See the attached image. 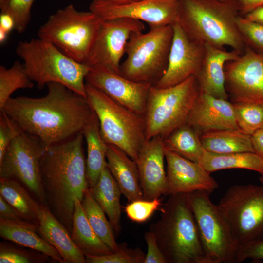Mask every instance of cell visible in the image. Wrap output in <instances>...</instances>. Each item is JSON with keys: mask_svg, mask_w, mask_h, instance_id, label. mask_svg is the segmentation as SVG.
<instances>
[{"mask_svg": "<svg viewBox=\"0 0 263 263\" xmlns=\"http://www.w3.org/2000/svg\"><path fill=\"white\" fill-rule=\"evenodd\" d=\"M46 86L45 96L10 97L0 112L49 146L81 132L94 111L86 97L64 85L50 82Z\"/></svg>", "mask_w": 263, "mask_h": 263, "instance_id": "obj_1", "label": "cell"}, {"mask_svg": "<svg viewBox=\"0 0 263 263\" xmlns=\"http://www.w3.org/2000/svg\"><path fill=\"white\" fill-rule=\"evenodd\" d=\"M82 131L64 142L47 146L40 162L47 206L71 234L75 201L88 188Z\"/></svg>", "mask_w": 263, "mask_h": 263, "instance_id": "obj_2", "label": "cell"}, {"mask_svg": "<svg viewBox=\"0 0 263 263\" xmlns=\"http://www.w3.org/2000/svg\"><path fill=\"white\" fill-rule=\"evenodd\" d=\"M178 1L177 22L189 37L203 44L244 53L247 45L237 25L241 14L236 0Z\"/></svg>", "mask_w": 263, "mask_h": 263, "instance_id": "obj_3", "label": "cell"}, {"mask_svg": "<svg viewBox=\"0 0 263 263\" xmlns=\"http://www.w3.org/2000/svg\"><path fill=\"white\" fill-rule=\"evenodd\" d=\"M169 196L149 229L167 263H208L187 194Z\"/></svg>", "mask_w": 263, "mask_h": 263, "instance_id": "obj_4", "label": "cell"}, {"mask_svg": "<svg viewBox=\"0 0 263 263\" xmlns=\"http://www.w3.org/2000/svg\"><path fill=\"white\" fill-rule=\"evenodd\" d=\"M16 53L38 88L50 82L58 83L86 98L84 81L91 69L86 64L74 60L39 38L19 42Z\"/></svg>", "mask_w": 263, "mask_h": 263, "instance_id": "obj_5", "label": "cell"}, {"mask_svg": "<svg viewBox=\"0 0 263 263\" xmlns=\"http://www.w3.org/2000/svg\"><path fill=\"white\" fill-rule=\"evenodd\" d=\"M85 82L86 98L99 120L103 139L107 144L122 150L136 161L147 141L144 117Z\"/></svg>", "mask_w": 263, "mask_h": 263, "instance_id": "obj_6", "label": "cell"}, {"mask_svg": "<svg viewBox=\"0 0 263 263\" xmlns=\"http://www.w3.org/2000/svg\"><path fill=\"white\" fill-rule=\"evenodd\" d=\"M173 37L172 25L134 33L126 46V58L119 74L137 82L155 85L165 74Z\"/></svg>", "mask_w": 263, "mask_h": 263, "instance_id": "obj_7", "label": "cell"}, {"mask_svg": "<svg viewBox=\"0 0 263 263\" xmlns=\"http://www.w3.org/2000/svg\"><path fill=\"white\" fill-rule=\"evenodd\" d=\"M101 20L92 11H79L70 4L50 15L38 35L69 57L85 64Z\"/></svg>", "mask_w": 263, "mask_h": 263, "instance_id": "obj_8", "label": "cell"}, {"mask_svg": "<svg viewBox=\"0 0 263 263\" xmlns=\"http://www.w3.org/2000/svg\"><path fill=\"white\" fill-rule=\"evenodd\" d=\"M200 90L195 75L175 86L150 90L144 115L146 138L160 136L165 138L187 122Z\"/></svg>", "mask_w": 263, "mask_h": 263, "instance_id": "obj_9", "label": "cell"}, {"mask_svg": "<svg viewBox=\"0 0 263 263\" xmlns=\"http://www.w3.org/2000/svg\"><path fill=\"white\" fill-rule=\"evenodd\" d=\"M217 206L238 250L263 238V185L231 186Z\"/></svg>", "mask_w": 263, "mask_h": 263, "instance_id": "obj_10", "label": "cell"}, {"mask_svg": "<svg viewBox=\"0 0 263 263\" xmlns=\"http://www.w3.org/2000/svg\"><path fill=\"white\" fill-rule=\"evenodd\" d=\"M194 214L208 263H234L238 248L217 205L210 193L197 191L186 194Z\"/></svg>", "mask_w": 263, "mask_h": 263, "instance_id": "obj_11", "label": "cell"}, {"mask_svg": "<svg viewBox=\"0 0 263 263\" xmlns=\"http://www.w3.org/2000/svg\"><path fill=\"white\" fill-rule=\"evenodd\" d=\"M46 147L20 128L0 160V178L18 181L37 201L47 206L40 167Z\"/></svg>", "mask_w": 263, "mask_h": 263, "instance_id": "obj_12", "label": "cell"}, {"mask_svg": "<svg viewBox=\"0 0 263 263\" xmlns=\"http://www.w3.org/2000/svg\"><path fill=\"white\" fill-rule=\"evenodd\" d=\"M144 29L143 22L132 19H101L85 64L90 68H103L119 74L121 59L131 36Z\"/></svg>", "mask_w": 263, "mask_h": 263, "instance_id": "obj_13", "label": "cell"}, {"mask_svg": "<svg viewBox=\"0 0 263 263\" xmlns=\"http://www.w3.org/2000/svg\"><path fill=\"white\" fill-rule=\"evenodd\" d=\"M225 88L233 103H263V51L247 45L224 68Z\"/></svg>", "mask_w": 263, "mask_h": 263, "instance_id": "obj_14", "label": "cell"}, {"mask_svg": "<svg viewBox=\"0 0 263 263\" xmlns=\"http://www.w3.org/2000/svg\"><path fill=\"white\" fill-rule=\"evenodd\" d=\"M89 9L102 19L130 18L147 22L151 28L177 22L179 4L176 0H140L124 3L93 0Z\"/></svg>", "mask_w": 263, "mask_h": 263, "instance_id": "obj_15", "label": "cell"}, {"mask_svg": "<svg viewBox=\"0 0 263 263\" xmlns=\"http://www.w3.org/2000/svg\"><path fill=\"white\" fill-rule=\"evenodd\" d=\"M172 25L173 37L167 68L153 85L159 88L172 87L196 76L204 57V45L189 37L178 22Z\"/></svg>", "mask_w": 263, "mask_h": 263, "instance_id": "obj_16", "label": "cell"}, {"mask_svg": "<svg viewBox=\"0 0 263 263\" xmlns=\"http://www.w3.org/2000/svg\"><path fill=\"white\" fill-rule=\"evenodd\" d=\"M85 82L101 90L113 100L144 117L149 91L153 85L131 81L103 68H91Z\"/></svg>", "mask_w": 263, "mask_h": 263, "instance_id": "obj_17", "label": "cell"}, {"mask_svg": "<svg viewBox=\"0 0 263 263\" xmlns=\"http://www.w3.org/2000/svg\"><path fill=\"white\" fill-rule=\"evenodd\" d=\"M167 162L166 195L201 191L211 193L218 184L199 163L165 148Z\"/></svg>", "mask_w": 263, "mask_h": 263, "instance_id": "obj_18", "label": "cell"}, {"mask_svg": "<svg viewBox=\"0 0 263 263\" xmlns=\"http://www.w3.org/2000/svg\"><path fill=\"white\" fill-rule=\"evenodd\" d=\"M165 159L164 139L160 136L146 141L140 149L135 162L144 200H152L166 195Z\"/></svg>", "mask_w": 263, "mask_h": 263, "instance_id": "obj_19", "label": "cell"}, {"mask_svg": "<svg viewBox=\"0 0 263 263\" xmlns=\"http://www.w3.org/2000/svg\"><path fill=\"white\" fill-rule=\"evenodd\" d=\"M187 123L200 135L227 129H239L233 106L228 100L199 93L187 118Z\"/></svg>", "mask_w": 263, "mask_h": 263, "instance_id": "obj_20", "label": "cell"}, {"mask_svg": "<svg viewBox=\"0 0 263 263\" xmlns=\"http://www.w3.org/2000/svg\"><path fill=\"white\" fill-rule=\"evenodd\" d=\"M205 54L200 71L195 76L200 92L228 100L225 88L224 68L226 62L235 60L241 55L209 44H204Z\"/></svg>", "mask_w": 263, "mask_h": 263, "instance_id": "obj_21", "label": "cell"}, {"mask_svg": "<svg viewBox=\"0 0 263 263\" xmlns=\"http://www.w3.org/2000/svg\"><path fill=\"white\" fill-rule=\"evenodd\" d=\"M38 233L60 253L65 263H86L85 256L73 241L71 234L47 206L37 201Z\"/></svg>", "mask_w": 263, "mask_h": 263, "instance_id": "obj_22", "label": "cell"}, {"mask_svg": "<svg viewBox=\"0 0 263 263\" xmlns=\"http://www.w3.org/2000/svg\"><path fill=\"white\" fill-rule=\"evenodd\" d=\"M107 166L129 203L143 199L136 162L119 148L107 144Z\"/></svg>", "mask_w": 263, "mask_h": 263, "instance_id": "obj_23", "label": "cell"}, {"mask_svg": "<svg viewBox=\"0 0 263 263\" xmlns=\"http://www.w3.org/2000/svg\"><path fill=\"white\" fill-rule=\"evenodd\" d=\"M38 226L0 218V236L5 240L42 252L54 261L65 263L59 252L37 232Z\"/></svg>", "mask_w": 263, "mask_h": 263, "instance_id": "obj_24", "label": "cell"}, {"mask_svg": "<svg viewBox=\"0 0 263 263\" xmlns=\"http://www.w3.org/2000/svg\"><path fill=\"white\" fill-rule=\"evenodd\" d=\"M82 132L87 145V180L89 187L92 188L107 166V144L101 136L99 120L94 112L84 125Z\"/></svg>", "mask_w": 263, "mask_h": 263, "instance_id": "obj_25", "label": "cell"}, {"mask_svg": "<svg viewBox=\"0 0 263 263\" xmlns=\"http://www.w3.org/2000/svg\"><path fill=\"white\" fill-rule=\"evenodd\" d=\"M89 188L94 198L108 216L113 230L119 233L121 231L122 192L107 166L101 172L95 185Z\"/></svg>", "mask_w": 263, "mask_h": 263, "instance_id": "obj_26", "label": "cell"}, {"mask_svg": "<svg viewBox=\"0 0 263 263\" xmlns=\"http://www.w3.org/2000/svg\"><path fill=\"white\" fill-rule=\"evenodd\" d=\"M71 236L85 256H102L112 253L91 227L78 199L75 201Z\"/></svg>", "mask_w": 263, "mask_h": 263, "instance_id": "obj_27", "label": "cell"}, {"mask_svg": "<svg viewBox=\"0 0 263 263\" xmlns=\"http://www.w3.org/2000/svg\"><path fill=\"white\" fill-rule=\"evenodd\" d=\"M205 150L217 154L255 152L251 136L239 129H227L207 132L200 136Z\"/></svg>", "mask_w": 263, "mask_h": 263, "instance_id": "obj_28", "label": "cell"}, {"mask_svg": "<svg viewBox=\"0 0 263 263\" xmlns=\"http://www.w3.org/2000/svg\"><path fill=\"white\" fill-rule=\"evenodd\" d=\"M198 163L210 173L240 169L253 170L260 174L263 173V159L253 152L217 154L205 151Z\"/></svg>", "mask_w": 263, "mask_h": 263, "instance_id": "obj_29", "label": "cell"}, {"mask_svg": "<svg viewBox=\"0 0 263 263\" xmlns=\"http://www.w3.org/2000/svg\"><path fill=\"white\" fill-rule=\"evenodd\" d=\"M166 149L192 161L199 163L205 150L199 133L186 123L164 139Z\"/></svg>", "mask_w": 263, "mask_h": 263, "instance_id": "obj_30", "label": "cell"}, {"mask_svg": "<svg viewBox=\"0 0 263 263\" xmlns=\"http://www.w3.org/2000/svg\"><path fill=\"white\" fill-rule=\"evenodd\" d=\"M0 195L28 222L38 225L35 204L37 201L16 180L0 178Z\"/></svg>", "mask_w": 263, "mask_h": 263, "instance_id": "obj_31", "label": "cell"}, {"mask_svg": "<svg viewBox=\"0 0 263 263\" xmlns=\"http://www.w3.org/2000/svg\"><path fill=\"white\" fill-rule=\"evenodd\" d=\"M81 205L89 223L96 235L112 253L118 251L120 245L116 242L111 225L89 188L84 193Z\"/></svg>", "mask_w": 263, "mask_h": 263, "instance_id": "obj_32", "label": "cell"}, {"mask_svg": "<svg viewBox=\"0 0 263 263\" xmlns=\"http://www.w3.org/2000/svg\"><path fill=\"white\" fill-rule=\"evenodd\" d=\"M34 82L29 76L23 63L15 61L9 68L0 66V111L11 94L19 89H31Z\"/></svg>", "mask_w": 263, "mask_h": 263, "instance_id": "obj_33", "label": "cell"}, {"mask_svg": "<svg viewBox=\"0 0 263 263\" xmlns=\"http://www.w3.org/2000/svg\"><path fill=\"white\" fill-rule=\"evenodd\" d=\"M235 116L239 129L252 136L263 127V103H233Z\"/></svg>", "mask_w": 263, "mask_h": 263, "instance_id": "obj_34", "label": "cell"}, {"mask_svg": "<svg viewBox=\"0 0 263 263\" xmlns=\"http://www.w3.org/2000/svg\"><path fill=\"white\" fill-rule=\"evenodd\" d=\"M53 259L47 255L5 240L0 243V263H44Z\"/></svg>", "mask_w": 263, "mask_h": 263, "instance_id": "obj_35", "label": "cell"}, {"mask_svg": "<svg viewBox=\"0 0 263 263\" xmlns=\"http://www.w3.org/2000/svg\"><path fill=\"white\" fill-rule=\"evenodd\" d=\"M35 0H5L0 7L1 12L13 19L14 30L19 34L26 29L31 20V8Z\"/></svg>", "mask_w": 263, "mask_h": 263, "instance_id": "obj_36", "label": "cell"}, {"mask_svg": "<svg viewBox=\"0 0 263 263\" xmlns=\"http://www.w3.org/2000/svg\"><path fill=\"white\" fill-rule=\"evenodd\" d=\"M145 253L140 248H130L123 243L118 251L102 256H85L87 263H144Z\"/></svg>", "mask_w": 263, "mask_h": 263, "instance_id": "obj_37", "label": "cell"}, {"mask_svg": "<svg viewBox=\"0 0 263 263\" xmlns=\"http://www.w3.org/2000/svg\"><path fill=\"white\" fill-rule=\"evenodd\" d=\"M238 29L246 44L263 51V25L239 16L236 20Z\"/></svg>", "mask_w": 263, "mask_h": 263, "instance_id": "obj_38", "label": "cell"}, {"mask_svg": "<svg viewBox=\"0 0 263 263\" xmlns=\"http://www.w3.org/2000/svg\"><path fill=\"white\" fill-rule=\"evenodd\" d=\"M161 205V200L159 198L152 200L142 199L129 203L124 208L130 219L137 223H143L148 220Z\"/></svg>", "mask_w": 263, "mask_h": 263, "instance_id": "obj_39", "label": "cell"}, {"mask_svg": "<svg viewBox=\"0 0 263 263\" xmlns=\"http://www.w3.org/2000/svg\"><path fill=\"white\" fill-rule=\"evenodd\" d=\"M20 128L4 112L0 114V160Z\"/></svg>", "mask_w": 263, "mask_h": 263, "instance_id": "obj_40", "label": "cell"}, {"mask_svg": "<svg viewBox=\"0 0 263 263\" xmlns=\"http://www.w3.org/2000/svg\"><path fill=\"white\" fill-rule=\"evenodd\" d=\"M247 259L263 261V238L238 249L236 263H241Z\"/></svg>", "mask_w": 263, "mask_h": 263, "instance_id": "obj_41", "label": "cell"}, {"mask_svg": "<svg viewBox=\"0 0 263 263\" xmlns=\"http://www.w3.org/2000/svg\"><path fill=\"white\" fill-rule=\"evenodd\" d=\"M145 239L148 251L144 263H167L153 234L150 231L145 232Z\"/></svg>", "mask_w": 263, "mask_h": 263, "instance_id": "obj_42", "label": "cell"}, {"mask_svg": "<svg viewBox=\"0 0 263 263\" xmlns=\"http://www.w3.org/2000/svg\"><path fill=\"white\" fill-rule=\"evenodd\" d=\"M0 218L17 222L22 224H34L27 221L16 208L6 201L0 195Z\"/></svg>", "mask_w": 263, "mask_h": 263, "instance_id": "obj_43", "label": "cell"}, {"mask_svg": "<svg viewBox=\"0 0 263 263\" xmlns=\"http://www.w3.org/2000/svg\"><path fill=\"white\" fill-rule=\"evenodd\" d=\"M239 4L240 14L245 16L254 9L263 6V0H236Z\"/></svg>", "mask_w": 263, "mask_h": 263, "instance_id": "obj_44", "label": "cell"}, {"mask_svg": "<svg viewBox=\"0 0 263 263\" xmlns=\"http://www.w3.org/2000/svg\"><path fill=\"white\" fill-rule=\"evenodd\" d=\"M251 139L255 152L263 159V127L251 136Z\"/></svg>", "mask_w": 263, "mask_h": 263, "instance_id": "obj_45", "label": "cell"}, {"mask_svg": "<svg viewBox=\"0 0 263 263\" xmlns=\"http://www.w3.org/2000/svg\"><path fill=\"white\" fill-rule=\"evenodd\" d=\"M15 23L13 18L8 14L1 12L0 15V29L9 33L14 30Z\"/></svg>", "mask_w": 263, "mask_h": 263, "instance_id": "obj_46", "label": "cell"}, {"mask_svg": "<svg viewBox=\"0 0 263 263\" xmlns=\"http://www.w3.org/2000/svg\"><path fill=\"white\" fill-rule=\"evenodd\" d=\"M244 17L250 20L263 25V6L254 9Z\"/></svg>", "mask_w": 263, "mask_h": 263, "instance_id": "obj_47", "label": "cell"}, {"mask_svg": "<svg viewBox=\"0 0 263 263\" xmlns=\"http://www.w3.org/2000/svg\"><path fill=\"white\" fill-rule=\"evenodd\" d=\"M8 33L5 30L0 29V44L3 43L6 40Z\"/></svg>", "mask_w": 263, "mask_h": 263, "instance_id": "obj_48", "label": "cell"}, {"mask_svg": "<svg viewBox=\"0 0 263 263\" xmlns=\"http://www.w3.org/2000/svg\"><path fill=\"white\" fill-rule=\"evenodd\" d=\"M106 1L114 3H124L131 2L136 1H138L140 0H104Z\"/></svg>", "mask_w": 263, "mask_h": 263, "instance_id": "obj_49", "label": "cell"}, {"mask_svg": "<svg viewBox=\"0 0 263 263\" xmlns=\"http://www.w3.org/2000/svg\"><path fill=\"white\" fill-rule=\"evenodd\" d=\"M260 181L262 185H263V173L260 174Z\"/></svg>", "mask_w": 263, "mask_h": 263, "instance_id": "obj_50", "label": "cell"}, {"mask_svg": "<svg viewBox=\"0 0 263 263\" xmlns=\"http://www.w3.org/2000/svg\"><path fill=\"white\" fill-rule=\"evenodd\" d=\"M5 0H0V7L3 5Z\"/></svg>", "mask_w": 263, "mask_h": 263, "instance_id": "obj_51", "label": "cell"}, {"mask_svg": "<svg viewBox=\"0 0 263 263\" xmlns=\"http://www.w3.org/2000/svg\"></svg>", "mask_w": 263, "mask_h": 263, "instance_id": "obj_52", "label": "cell"}]
</instances>
